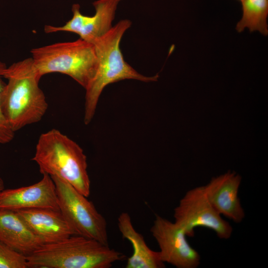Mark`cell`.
I'll return each instance as SVG.
<instances>
[{"label": "cell", "instance_id": "9a60e30c", "mask_svg": "<svg viewBox=\"0 0 268 268\" xmlns=\"http://www.w3.org/2000/svg\"><path fill=\"white\" fill-rule=\"evenodd\" d=\"M241 2L243 14L236 30L241 32L248 28L251 32L258 31L268 35V0H243Z\"/></svg>", "mask_w": 268, "mask_h": 268}, {"label": "cell", "instance_id": "d6986e66", "mask_svg": "<svg viewBox=\"0 0 268 268\" xmlns=\"http://www.w3.org/2000/svg\"><path fill=\"white\" fill-rule=\"evenodd\" d=\"M240 0L242 1V0Z\"/></svg>", "mask_w": 268, "mask_h": 268}, {"label": "cell", "instance_id": "7c38bea8", "mask_svg": "<svg viewBox=\"0 0 268 268\" xmlns=\"http://www.w3.org/2000/svg\"><path fill=\"white\" fill-rule=\"evenodd\" d=\"M15 211L43 245L75 235L60 210L32 208Z\"/></svg>", "mask_w": 268, "mask_h": 268}, {"label": "cell", "instance_id": "277c9868", "mask_svg": "<svg viewBox=\"0 0 268 268\" xmlns=\"http://www.w3.org/2000/svg\"><path fill=\"white\" fill-rule=\"evenodd\" d=\"M123 258L109 245L77 235L44 245L26 256L29 268H109Z\"/></svg>", "mask_w": 268, "mask_h": 268}, {"label": "cell", "instance_id": "5bb4252c", "mask_svg": "<svg viewBox=\"0 0 268 268\" xmlns=\"http://www.w3.org/2000/svg\"><path fill=\"white\" fill-rule=\"evenodd\" d=\"M118 227L123 238L132 244L133 252L128 259L126 268H163L164 263L158 251L151 249L143 236L134 228L131 217L126 212L118 217Z\"/></svg>", "mask_w": 268, "mask_h": 268}, {"label": "cell", "instance_id": "9c48e42d", "mask_svg": "<svg viewBox=\"0 0 268 268\" xmlns=\"http://www.w3.org/2000/svg\"><path fill=\"white\" fill-rule=\"evenodd\" d=\"M122 0H97L93 2L95 13L93 16L82 14L80 5L72 6V18L62 26L45 25L46 33L67 31L78 34L80 38L94 43L106 34L112 28L117 6Z\"/></svg>", "mask_w": 268, "mask_h": 268}, {"label": "cell", "instance_id": "6da1fadb", "mask_svg": "<svg viewBox=\"0 0 268 268\" xmlns=\"http://www.w3.org/2000/svg\"><path fill=\"white\" fill-rule=\"evenodd\" d=\"M2 76L8 81L1 93L0 106L12 130L15 133L41 121L48 105L39 87L41 78L32 58L6 67L2 71Z\"/></svg>", "mask_w": 268, "mask_h": 268}, {"label": "cell", "instance_id": "2e32d148", "mask_svg": "<svg viewBox=\"0 0 268 268\" xmlns=\"http://www.w3.org/2000/svg\"><path fill=\"white\" fill-rule=\"evenodd\" d=\"M0 268H28L26 256L0 242Z\"/></svg>", "mask_w": 268, "mask_h": 268}, {"label": "cell", "instance_id": "ac0fdd59", "mask_svg": "<svg viewBox=\"0 0 268 268\" xmlns=\"http://www.w3.org/2000/svg\"><path fill=\"white\" fill-rule=\"evenodd\" d=\"M4 182L2 180V179L0 178V194L1 192V191L4 190Z\"/></svg>", "mask_w": 268, "mask_h": 268}, {"label": "cell", "instance_id": "3957f363", "mask_svg": "<svg viewBox=\"0 0 268 268\" xmlns=\"http://www.w3.org/2000/svg\"><path fill=\"white\" fill-rule=\"evenodd\" d=\"M32 160L41 174L57 176L86 197L90 194L87 158L75 141L55 129L42 134Z\"/></svg>", "mask_w": 268, "mask_h": 268}, {"label": "cell", "instance_id": "30bf717a", "mask_svg": "<svg viewBox=\"0 0 268 268\" xmlns=\"http://www.w3.org/2000/svg\"><path fill=\"white\" fill-rule=\"evenodd\" d=\"M40 181L26 187L3 190L0 208L17 211L32 208L60 210L55 184L51 177L43 174Z\"/></svg>", "mask_w": 268, "mask_h": 268}, {"label": "cell", "instance_id": "8fae6325", "mask_svg": "<svg viewBox=\"0 0 268 268\" xmlns=\"http://www.w3.org/2000/svg\"><path fill=\"white\" fill-rule=\"evenodd\" d=\"M242 178L235 172H227L212 178L203 186L207 198L220 215L239 223L245 213L238 197Z\"/></svg>", "mask_w": 268, "mask_h": 268}, {"label": "cell", "instance_id": "8992f818", "mask_svg": "<svg viewBox=\"0 0 268 268\" xmlns=\"http://www.w3.org/2000/svg\"><path fill=\"white\" fill-rule=\"evenodd\" d=\"M51 177L55 184L59 210L75 235L109 245L106 220L92 202L66 181Z\"/></svg>", "mask_w": 268, "mask_h": 268}, {"label": "cell", "instance_id": "52a82bcc", "mask_svg": "<svg viewBox=\"0 0 268 268\" xmlns=\"http://www.w3.org/2000/svg\"><path fill=\"white\" fill-rule=\"evenodd\" d=\"M173 216L187 237H194L195 229L200 227L213 231L221 239H228L232 234V227L213 208L203 186L188 191L174 208Z\"/></svg>", "mask_w": 268, "mask_h": 268}, {"label": "cell", "instance_id": "4fadbf2b", "mask_svg": "<svg viewBox=\"0 0 268 268\" xmlns=\"http://www.w3.org/2000/svg\"><path fill=\"white\" fill-rule=\"evenodd\" d=\"M0 242L26 256L43 245L15 211L1 208Z\"/></svg>", "mask_w": 268, "mask_h": 268}, {"label": "cell", "instance_id": "7a4b0ae2", "mask_svg": "<svg viewBox=\"0 0 268 268\" xmlns=\"http://www.w3.org/2000/svg\"><path fill=\"white\" fill-rule=\"evenodd\" d=\"M131 24L128 19L120 21L93 43L98 65L94 77L85 89V125L89 124L93 118L100 96L108 84L128 79L151 82L156 81L158 78L157 74L147 76L139 73L125 61L120 44L124 34Z\"/></svg>", "mask_w": 268, "mask_h": 268}, {"label": "cell", "instance_id": "ba28073f", "mask_svg": "<svg viewBox=\"0 0 268 268\" xmlns=\"http://www.w3.org/2000/svg\"><path fill=\"white\" fill-rule=\"evenodd\" d=\"M150 231L158 245L164 263L177 268L199 266V253L189 243L185 232L175 222L156 215Z\"/></svg>", "mask_w": 268, "mask_h": 268}, {"label": "cell", "instance_id": "e0dca14e", "mask_svg": "<svg viewBox=\"0 0 268 268\" xmlns=\"http://www.w3.org/2000/svg\"><path fill=\"white\" fill-rule=\"evenodd\" d=\"M6 65L0 61V144L10 142L14 138V132L11 129L1 111L0 106L1 93L4 85L1 80L2 73L6 67Z\"/></svg>", "mask_w": 268, "mask_h": 268}, {"label": "cell", "instance_id": "5b68a950", "mask_svg": "<svg viewBox=\"0 0 268 268\" xmlns=\"http://www.w3.org/2000/svg\"><path fill=\"white\" fill-rule=\"evenodd\" d=\"M31 53L40 78L49 73L59 72L68 75L85 89L98 67L94 45L81 38L34 48Z\"/></svg>", "mask_w": 268, "mask_h": 268}]
</instances>
